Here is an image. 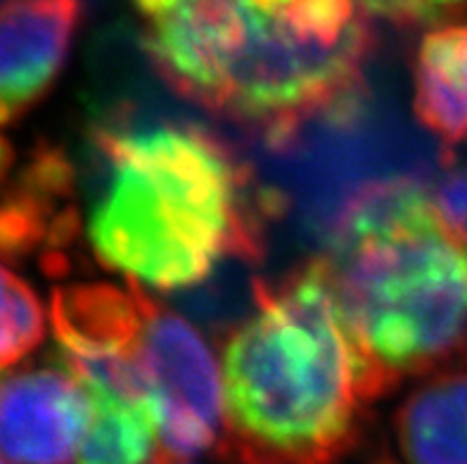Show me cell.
Wrapping results in <instances>:
<instances>
[{
	"mask_svg": "<svg viewBox=\"0 0 467 464\" xmlns=\"http://www.w3.org/2000/svg\"><path fill=\"white\" fill-rule=\"evenodd\" d=\"M148 59L176 93L287 145L363 95L373 34L358 0H133Z\"/></svg>",
	"mask_w": 467,
	"mask_h": 464,
	"instance_id": "1",
	"label": "cell"
},
{
	"mask_svg": "<svg viewBox=\"0 0 467 464\" xmlns=\"http://www.w3.org/2000/svg\"><path fill=\"white\" fill-rule=\"evenodd\" d=\"M223 348L225 450L243 464H335L361 441L391 384L339 306L326 256L275 283Z\"/></svg>",
	"mask_w": 467,
	"mask_h": 464,
	"instance_id": "2",
	"label": "cell"
},
{
	"mask_svg": "<svg viewBox=\"0 0 467 464\" xmlns=\"http://www.w3.org/2000/svg\"><path fill=\"white\" fill-rule=\"evenodd\" d=\"M93 150L102 188L86 232L105 268L176 292L204 283L225 259L261 256L273 204L212 130L171 119H105Z\"/></svg>",
	"mask_w": 467,
	"mask_h": 464,
	"instance_id": "3",
	"label": "cell"
},
{
	"mask_svg": "<svg viewBox=\"0 0 467 464\" xmlns=\"http://www.w3.org/2000/svg\"><path fill=\"white\" fill-rule=\"evenodd\" d=\"M339 306L368 358L397 387L453 360L467 339V242L409 176L351 190L327 228Z\"/></svg>",
	"mask_w": 467,
	"mask_h": 464,
	"instance_id": "4",
	"label": "cell"
},
{
	"mask_svg": "<svg viewBox=\"0 0 467 464\" xmlns=\"http://www.w3.org/2000/svg\"><path fill=\"white\" fill-rule=\"evenodd\" d=\"M140 358L160 419L154 462H188L225 450L223 376L200 329L140 289Z\"/></svg>",
	"mask_w": 467,
	"mask_h": 464,
	"instance_id": "5",
	"label": "cell"
},
{
	"mask_svg": "<svg viewBox=\"0 0 467 464\" xmlns=\"http://www.w3.org/2000/svg\"><path fill=\"white\" fill-rule=\"evenodd\" d=\"M50 323L55 356L86 391L152 403L142 367L140 284H62L53 289ZM157 407V406H154Z\"/></svg>",
	"mask_w": 467,
	"mask_h": 464,
	"instance_id": "6",
	"label": "cell"
},
{
	"mask_svg": "<svg viewBox=\"0 0 467 464\" xmlns=\"http://www.w3.org/2000/svg\"><path fill=\"white\" fill-rule=\"evenodd\" d=\"M88 422L86 388L55 358L0 379V455L12 464H74Z\"/></svg>",
	"mask_w": 467,
	"mask_h": 464,
	"instance_id": "7",
	"label": "cell"
},
{
	"mask_svg": "<svg viewBox=\"0 0 467 464\" xmlns=\"http://www.w3.org/2000/svg\"><path fill=\"white\" fill-rule=\"evenodd\" d=\"M83 12V0H0V129L53 90Z\"/></svg>",
	"mask_w": 467,
	"mask_h": 464,
	"instance_id": "8",
	"label": "cell"
},
{
	"mask_svg": "<svg viewBox=\"0 0 467 464\" xmlns=\"http://www.w3.org/2000/svg\"><path fill=\"white\" fill-rule=\"evenodd\" d=\"M74 170L62 150L41 145L0 194V259L19 263L41 256L43 271L67 273V249L78 235L71 204Z\"/></svg>",
	"mask_w": 467,
	"mask_h": 464,
	"instance_id": "9",
	"label": "cell"
},
{
	"mask_svg": "<svg viewBox=\"0 0 467 464\" xmlns=\"http://www.w3.org/2000/svg\"><path fill=\"white\" fill-rule=\"evenodd\" d=\"M415 117L446 150L467 140V24L422 36L413 67Z\"/></svg>",
	"mask_w": 467,
	"mask_h": 464,
	"instance_id": "10",
	"label": "cell"
},
{
	"mask_svg": "<svg viewBox=\"0 0 467 464\" xmlns=\"http://www.w3.org/2000/svg\"><path fill=\"white\" fill-rule=\"evenodd\" d=\"M406 464H467V372H439L397 412Z\"/></svg>",
	"mask_w": 467,
	"mask_h": 464,
	"instance_id": "11",
	"label": "cell"
},
{
	"mask_svg": "<svg viewBox=\"0 0 467 464\" xmlns=\"http://www.w3.org/2000/svg\"><path fill=\"white\" fill-rule=\"evenodd\" d=\"M90 422L74 464H148L160 450V419L152 403L86 391Z\"/></svg>",
	"mask_w": 467,
	"mask_h": 464,
	"instance_id": "12",
	"label": "cell"
},
{
	"mask_svg": "<svg viewBox=\"0 0 467 464\" xmlns=\"http://www.w3.org/2000/svg\"><path fill=\"white\" fill-rule=\"evenodd\" d=\"M46 336V313L34 289L0 263V370L24 360Z\"/></svg>",
	"mask_w": 467,
	"mask_h": 464,
	"instance_id": "13",
	"label": "cell"
},
{
	"mask_svg": "<svg viewBox=\"0 0 467 464\" xmlns=\"http://www.w3.org/2000/svg\"><path fill=\"white\" fill-rule=\"evenodd\" d=\"M430 192L441 221L467 242V161L456 164L451 152L446 154L444 170Z\"/></svg>",
	"mask_w": 467,
	"mask_h": 464,
	"instance_id": "14",
	"label": "cell"
},
{
	"mask_svg": "<svg viewBox=\"0 0 467 464\" xmlns=\"http://www.w3.org/2000/svg\"><path fill=\"white\" fill-rule=\"evenodd\" d=\"M363 10L401 26L434 24L467 10V0H358Z\"/></svg>",
	"mask_w": 467,
	"mask_h": 464,
	"instance_id": "15",
	"label": "cell"
},
{
	"mask_svg": "<svg viewBox=\"0 0 467 464\" xmlns=\"http://www.w3.org/2000/svg\"><path fill=\"white\" fill-rule=\"evenodd\" d=\"M12 164H15V150H12L7 138L0 136V188L5 185L7 176H10Z\"/></svg>",
	"mask_w": 467,
	"mask_h": 464,
	"instance_id": "16",
	"label": "cell"
},
{
	"mask_svg": "<svg viewBox=\"0 0 467 464\" xmlns=\"http://www.w3.org/2000/svg\"><path fill=\"white\" fill-rule=\"evenodd\" d=\"M375 464H394V462H391V459H379V462H375Z\"/></svg>",
	"mask_w": 467,
	"mask_h": 464,
	"instance_id": "17",
	"label": "cell"
},
{
	"mask_svg": "<svg viewBox=\"0 0 467 464\" xmlns=\"http://www.w3.org/2000/svg\"><path fill=\"white\" fill-rule=\"evenodd\" d=\"M152 464H188V462H152Z\"/></svg>",
	"mask_w": 467,
	"mask_h": 464,
	"instance_id": "18",
	"label": "cell"
},
{
	"mask_svg": "<svg viewBox=\"0 0 467 464\" xmlns=\"http://www.w3.org/2000/svg\"><path fill=\"white\" fill-rule=\"evenodd\" d=\"M0 464H5V462H3V459H0Z\"/></svg>",
	"mask_w": 467,
	"mask_h": 464,
	"instance_id": "19",
	"label": "cell"
}]
</instances>
